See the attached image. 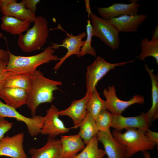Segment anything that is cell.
<instances>
[{
  "mask_svg": "<svg viewBox=\"0 0 158 158\" xmlns=\"http://www.w3.org/2000/svg\"><path fill=\"white\" fill-rule=\"evenodd\" d=\"M29 87L27 91L25 104L30 109L32 116H35L39 105L45 103H51L54 97V92L59 90L58 86L62 83L47 78L39 70H37L30 75Z\"/></svg>",
  "mask_w": 158,
  "mask_h": 158,
  "instance_id": "obj_1",
  "label": "cell"
},
{
  "mask_svg": "<svg viewBox=\"0 0 158 158\" xmlns=\"http://www.w3.org/2000/svg\"><path fill=\"white\" fill-rule=\"evenodd\" d=\"M9 56L5 71L7 77L15 74L31 75L39 66L52 61H59L55 50L49 46L40 53L30 56H16L8 49Z\"/></svg>",
  "mask_w": 158,
  "mask_h": 158,
  "instance_id": "obj_2",
  "label": "cell"
},
{
  "mask_svg": "<svg viewBox=\"0 0 158 158\" xmlns=\"http://www.w3.org/2000/svg\"><path fill=\"white\" fill-rule=\"evenodd\" d=\"M34 23L25 34L19 35L17 45L25 52L30 53L40 49L47 41L49 30L47 19L41 16H36Z\"/></svg>",
  "mask_w": 158,
  "mask_h": 158,
  "instance_id": "obj_3",
  "label": "cell"
},
{
  "mask_svg": "<svg viewBox=\"0 0 158 158\" xmlns=\"http://www.w3.org/2000/svg\"><path fill=\"white\" fill-rule=\"evenodd\" d=\"M122 133L114 130L112 135L118 142L126 147L125 158H130L135 153L148 150H152L156 143L151 140L143 132L135 128L126 129Z\"/></svg>",
  "mask_w": 158,
  "mask_h": 158,
  "instance_id": "obj_4",
  "label": "cell"
},
{
  "mask_svg": "<svg viewBox=\"0 0 158 158\" xmlns=\"http://www.w3.org/2000/svg\"><path fill=\"white\" fill-rule=\"evenodd\" d=\"M89 16L92 26V36L97 37L112 49H118L120 44L119 31L107 20L99 17L91 12Z\"/></svg>",
  "mask_w": 158,
  "mask_h": 158,
  "instance_id": "obj_5",
  "label": "cell"
},
{
  "mask_svg": "<svg viewBox=\"0 0 158 158\" xmlns=\"http://www.w3.org/2000/svg\"><path fill=\"white\" fill-rule=\"evenodd\" d=\"M135 59L127 61L111 63L98 56L93 62L86 68L85 94L91 95L98 81L110 71L118 66L133 62Z\"/></svg>",
  "mask_w": 158,
  "mask_h": 158,
  "instance_id": "obj_6",
  "label": "cell"
},
{
  "mask_svg": "<svg viewBox=\"0 0 158 158\" xmlns=\"http://www.w3.org/2000/svg\"><path fill=\"white\" fill-rule=\"evenodd\" d=\"M0 116L13 118L23 122L26 125L28 133L32 137L38 135L43 125L45 117L36 115L29 118L20 114L16 109L11 107L0 100Z\"/></svg>",
  "mask_w": 158,
  "mask_h": 158,
  "instance_id": "obj_7",
  "label": "cell"
},
{
  "mask_svg": "<svg viewBox=\"0 0 158 158\" xmlns=\"http://www.w3.org/2000/svg\"><path fill=\"white\" fill-rule=\"evenodd\" d=\"M56 29H60L65 32L66 37L62 40V44L51 43V46L55 50L60 47H64L67 49V51L63 56L59 58V62L55 65L53 70L55 71L58 70L64 61L71 56L75 55L78 58L80 57L81 48L85 42V41L83 40L82 39L86 36L85 32H82L76 36L70 35L61 28L60 24L58 25Z\"/></svg>",
  "mask_w": 158,
  "mask_h": 158,
  "instance_id": "obj_8",
  "label": "cell"
},
{
  "mask_svg": "<svg viewBox=\"0 0 158 158\" xmlns=\"http://www.w3.org/2000/svg\"><path fill=\"white\" fill-rule=\"evenodd\" d=\"M107 110L112 114H121L128 107L135 104H143L144 97L140 95H135L128 101H123L119 99L116 94V88L113 85L105 88L103 91Z\"/></svg>",
  "mask_w": 158,
  "mask_h": 158,
  "instance_id": "obj_9",
  "label": "cell"
},
{
  "mask_svg": "<svg viewBox=\"0 0 158 158\" xmlns=\"http://www.w3.org/2000/svg\"><path fill=\"white\" fill-rule=\"evenodd\" d=\"M111 127L121 131L124 129L137 128L145 133L150 129L151 125L146 113L142 112L139 115L133 117H125L121 114H112Z\"/></svg>",
  "mask_w": 158,
  "mask_h": 158,
  "instance_id": "obj_10",
  "label": "cell"
},
{
  "mask_svg": "<svg viewBox=\"0 0 158 158\" xmlns=\"http://www.w3.org/2000/svg\"><path fill=\"white\" fill-rule=\"evenodd\" d=\"M24 135L22 132L0 139V156L11 158H27L23 146Z\"/></svg>",
  "mask_w": 158,
  "mask_h": 158,
  "instance_id": "obj_11",
  "label": "cell"
},
{
  "mask_svg": "<svg viewBox=\"0 0 158 158\" xmlns=\"http://www.w3.org/2000/svg\"><path fill=\"white\" fill-rule=\"evenodd\" d=\"M58 111V109L53 104L46 110L44 123L40 133L55 138L59 134L69 131L70 128L66 127L59 118Z\"/></svg>",
  "mask_w": 158,
  "mask_h": 158,
  "instance_id": "obj_12",
  "label": "cell"
},
{
  "mask_svg": "<svg viewBox=\"0 0 158 158\" xmlns=\"http://www.w3.org/2000/svg\"><path fill=\"white\" fill-rule=\"evenodd\" d=\"M0 11L4 16L13 17L22 20L34 23L36 16L26 9L23 2L15 0H0Z\"/></svg>",
  "mask_w": 158,
  "mask_h": 158,
  "instance_id": "obj_13",
  "label": "cell"
},
{
  "mask_svg": "<svg viewBox=\"0 0 158 158\" xmlns=\"http://www.w3.org/2000/svg\"><path fill=\"white\" fill-rule=\"evenodd\" d=\"M131 1L129 4L115 3L108 7H97V11L102 18L106 20L124 15H136L140 5L136 0Z\"/></svg>",
  "mask_w": 158,
  "mask_h": 158,
  "instance_id": "obj_14",
  "label": "cell"
},
{
  "mask_svg": "<svg viewBox=\"0 0 158 158\" xmlns=\"http://www.w3.org/2000/svg\"><path fill=\"white\" fill-rule=\"evenodd\" d=\"M90 96L85 94L82 99L73 100L66 109L59 111V116H67L73 120L74 126L71 128H77L87 114L86 105Z\"/></svg>",
  "mask_w": 158,
  "mask_h": 158,
  "instance_id": "obj_15",
  "label": "cell"
},
{
  "mask_svg": "<svg viewBox=\"0 0 158 158\" xmlns=\"http://www.w3.org/2000/svg\"><path fill=\"white\" fill-rule=\"evenodd\" d=\"M98 140L103 144L107 158H125L126 147L113 137L111 132L99 131Z\"/></svg>",
  "mask_w": 158,
  "mask_h": 158,
  "instance_id": "obj_16",
  "label": "cell"
},
{
  "mask_svg": "<svg viewBox=\"0 0 158 158\" xmlns=\"http://www.w3.org/2000/svg\"><path fill=\"white\" fill-rule=\"evenodd\" d=\"M147 17V15L144 14L135 16L124 15L107 20L119 32H131L137 31Z\"/></svg>",
  "mask_w": 158,
  "mask_h": 158,
  "instance_id": "obj_17",
  "label": "cell"
},
{
  "mask_svg": "<svg viewBox=\"0 0 158 158\" xmlns=\"http://www.w3.org/2000/svg\"><path fill=\"white\" fill-rule=\"evenodd\" d=\"M62 146L60 140L48 136L46 144L39 148H31L29 151L30 158H60Z\"/></svg>",
  "mask_w": 158,
  "mask_h": 158,
  "instance_id": "obj_18",
  "label": "cell"
},
{
  "mask_svg": "<svg viewBox=\"0 0 158 158\" xmlns=\"http://www.w3.org/2000/svg\"><path fill=\"white\" fill-rule=\"evenodd\" d=\"M60 140L62 146L60 158H72L85 147V144L78 134L61 135Z\"/></svg>",
  "mask_w": 158,
  "mask_h": 158,
  "instance_id": "obj_19",
  "label": "cell"
},
{
  "mask_svg": "<svg viewBox=\"0 0 158 158\" xmlns=\"http://www.w3.org/2000/svg\"><path fill=\"white\" fill-rule=\"evenodd\" d=\"M27 91L24 89L13 87H4L0 91V98L6 104L15 109L25 104Z\"/></svg>",
  "mask_w": 158,
  "mask_h": 158,
  "instance_id": "obj_20",
  "label": "cell"
},
{
  "mask_svg": "<svg viewBox=\"0 0 158 158\" xmlns=\"http://www.w3.org/2000/svg\"><path fill=\"white\" fill-rule=\"evenodd\" d=\"M1 19V29L14 35H19L27 30L31 23L28 20H22L9 16H3Z\"/></svg>",
  "mask_w": 158,
  "mask_h": 158,
  "instance_id": "obj_21",
  "label": "cell"
},
{
  "mask_svg": "<svg viewBox=\"0 0 158 158\" xmlns=\"http://www.w3.org/2000/svg\"><path fill=\"white\" fill-rule=\"evenodd\" d=\"M145 66L150 78L152 84V106L145 113L151 125L152 121L157 118L158 116V74H154L153 70L150 69L146 64H145Z\"/></svg>",
  "mask_w": 158,
  "mask_h": 158,
  "instance_id": "obj_22",
  "label": "cell"
},
{
  "mask_svg": "<svg viewBox=\"0 0 158 158\" xmlns=\"http://www.w3.org/2000/svg\"><path fill=\"white\" fill-rule=\"evenodd\" d=\"M79 127L80 130L78 134L86 145L99 132L95 119L87 111L85 118Z\"/></svg>",
  "mask_w": 158,
  "mask_h": 158,
  "instance_id": "obj_23",
  "label": "cell"
},
{
  "mask_svg": "<svg viewBox=\"0 0 158 158\" xmlns=\"http://www.w3.org/2000/svg\"><path fill=\"white\" fill-rule=\"evenodd\" d=\"M97 135L94 136L79 154L72 158H102L106 154L104 150L99 148Z\"/></svg>",
  "mask_w": 158,
  "mask_h": 158,
  "instance_id": "obj_24",
  "label": "cell"
},
{
  "mask_svg": "<svg viewBox=\"0 0 158 158\" xmlns=\"http://www.w3.org/2000/svg\"><path fill=\"white\" fill-rule=\"evenodd\" d=\"M86 108L95 120L102 111L107 110L105 101L100 97L96 87L89 97Z\"/></svg>",
  "mask_w": 158,
  "mask_h": 158,
  "instance_id": "obj_25",
  "label": "cell"
},
{
  "mask_svg": "<svg viewBox=\"0 0 158 158\" xmlns=\"http://www.w3.org/2000/svg\"><path fill=\"white\" fill-rule=\"evenodd\" d=\"M141 52L139 56L140 60L145 61L148 56L154 58L158 64V40L150 41L147 38L142 39L140 44Z\"/></svg>",
  "mask_w": 158,
  "mask_h": 158,
  "instance_id": "obj_26",
  "label": "cell"
},
{
  "mask_svg": "<svg viewBox=\"0 0 158 158\" xmlns=\"http://www.w3.org/2000/svg\"><path fill=\"white\" fill-rule=\"evenodd\" d=\"M30 75L15 74L8 76L4 87L20 88L28 90L30 84Z\"/></svg>",
  "mask_w": 158,
  "mask_h": 158,
  "instance_id": "obj_27",
  "label": "cell"
},
{
  "mask_svg": "<svg viewBox=\"0 0 158 158\" xmlns=\"http://www.w3.org/2000/svg\"><path fill=\"white\" fill-rule=\"evenodd\" d=\"M88 19L87 20L86 25L87 38L85 42L81 48L80 52V57L86 54H89L94 57L97 56V53L95 49L91 44L92 36V26L91 23L90 16H88Z\"/></svg>",
  "mask_w": 158,
  "mask_h": 158,
  "instance_id": "obj_28",
  "label": "cell"
},
{
  "mask_svg": "<svg viewBox=\"0 0 158 158\" xmlns=\"http://www.w3.org/2000/svg\"><path fill=\"white\" fill-rule=\"evenodd\" d=\"M96 126L99 131L110 132L112 114L108 110L102 111L95 119Z\"/></svg>",
  "mask_w": 158,
  "mask_h": 158,
  "instance_id": "obj_29",
  "label": "cell"
},
{
  "mask_svg": "<svg viewBox=\"0 0 158 158\" xmlns=\"http://www.w3.org/2000/svg\"><path fill=\"white\" fill-rule=\"evenodd\" d=\"M8 61L0 58V91L4 87V83L7 78L5 71Z\"/></svg>",
  "mask_w": 158,
  "mask_h": 158,
  "instance_id": "obj_30",
  "label": "cell"
},
{
  "mask_svg": "<svg viewBox=\"0 0 158 158\" xmlns=\"http://www.w3.org/2000/svg\"><path fill=\"white\" fill-rule=\"evenodd\" d=\"M13 123L6 120L5 118L0 116V139L11 129Z\"/></svg>",
  "mask_w": 158,
  "mask_h": 158,
  "instance_id": "obj_31",
  "label": "cell"
},
{
  "mask_svg": "<svg viewBox=\"0 0 158 158\" xmlns=\"http://www.w3.org/2000/svg\"><path fill=\"white\" fill-rule=\"evenodd\" d=\"M40 0H23L21 1L25 8L30 10L35 14L37 4L40 2Z\"/></svg>",
  "mask_w": 158,
  "mask_h": 158,
  "instance_id": "obj_32",
  "label": "cell"
},
{
  "mask_svg": "<svg viewBox=\"0 0 158 158\" xmlns=\"http://www.w3.org/2000/svg\"><path fill=\"white\" fill-rule=\"evenodd\" d=\"M145 135L151 140L158 144V133L148 129L145 133Z\"/></svg>",
  "mask_w": 158,
  "mask_h": 158,
  "instance_id": "obj_33",
  "label": "cell"
},
{
  "mask_svg": "<svg viewBox=\"0 0 158 158\" xmlns=\"http://www.w3.org/2000/svg\"><path fill=\"white\" fill-rule=\"evenodd\" d=\"M3 37V33L0 32V39ZM9 57V54L8 50L6 51L0 48V58L5 61H8Z\"/></svg>",
  "mask_w": 158,
  "mask_h": 158,
  "instance_id": "obj_34",
  "label": "cell"
},
{
  "mask_svg": "<svg viewBox=\"0 0 158 158\" xmlns=\"http://www.w3.org/2000/svg\"><path fill=\"white\" fill-rule=\"evenodd\" d=\"M158 40V25H157L154 30L152 35V38L150 40L151 42H154Z\"/></svg>",
  "mask_w": 158,
  "mask_h": 158,
  "instance_id": "obj_35",
  "label": "cell"
},
{
  "mask_svg": "<svg viewBox=\"0 0 158 158\" xmlns=\"http://www.w3.org/2000/svg\"><path fill=\"white\" fill-rule=\"evenodd\" d=\"M85 7L86 11L88 13V14H89L91 12L89 4V0H85Z\"/></svg>",
  "mask_w": 158,
  "mask_h": 158,
  "instance_id": "obj_36",
  "label": "cell"
},
{
  "mask_svg": "<svg viewBox=\"0 0 158 158\" xmlns=\"http://www.w3.org/2000/svg\"><path fill=\"white\" fill-rule=\"evenodd\" d=\"M142 152L145 158H151L150 154L147 151H143Z\"/></svg>",
  "mask_w": 158,
  "mask_h": 158,
  "instance_id": "obj_37",
  "label": "cell"
}]
</instances>
